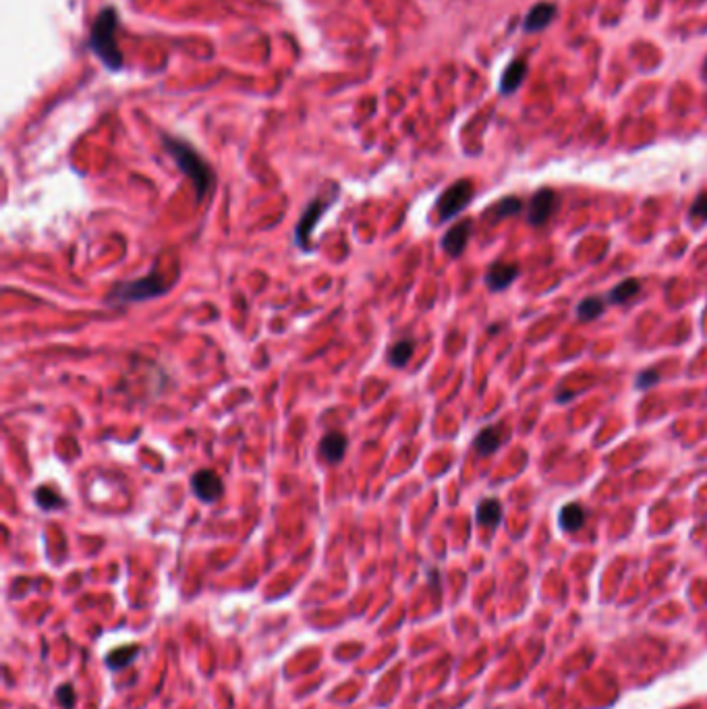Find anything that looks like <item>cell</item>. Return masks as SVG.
<instances>
[{"label":"cell","instance_id":"cell-1","mask_svg":"<svg viewBox=\"0 0 707 709\" xmlns=\"http://www.w3.org/2000/svg\"><path fill=\"white\" fill-rule=\"evenodd\" d=\"M164 150L173 156L175 164L180 169V173L189 178L197 191V197L203 199L206 193L210 191L212 182H214V173L208 166V162L199 156V152L189 145L187 141L178 139V137H164Z\"/></svg>","mask_w":707,"mask_h":709},{"label":"cell","instance_id":"cell-2","mask_svg":"<svg viewBox=\"0 0 707 709\" xmlns=\"http://www.w3.org/2000/svg\"><path fill=\"white\" fill-rule=\"evenodd\" d=\"M117 25H118V13L117 8L106 6L98 13L94 25H92V34H90V46L96 52V57L104 62L106 69L110 71H118L122 69V55L117 44Z\"/></svg>","mask_w":707,"mask_h":709},{"label":"cell","instance_id":"cell-3","mask_svg":"<svg viewBox=\"0 0 707 709\" xmlns=\"http://www.w3.org/2000/svg\"><path fill=\"white\" fill-rule=\"evenodd\" d=\"M166 293V282L158 272H152L143 278L129 280V282H118L117 287L106 296L110 305H129V303H141L150 301L156 296H162Z\"/></svg>","mask_w":707,"mask_h":709},{"label":"cell","instance_id":"cell-4","mask_svg":"<svg viewBox=\"0 0 707 709\" xmlns=\"http://www.w3.org/2000/svg\"><path fill=\"white\" fill-rule=\"evenodd\" d=\"M473 199V185L471 180L463 178V180H457L452 182L440 197H438V214H440V220H450L455 218L457 214H461L465 210V206L469 203Z\"/></svg>","mask_w":707,"mask_h":709},{"label":"cell","instance_id":"cell-5","mask_svg":"<svg viewBox=\"0 0 707 709\" xmlns=\"http://www.w3.org/2000/svg\"><path fill=\"white\" fill-rule=\"evenodd\" d=\"M191 487L193 494L201 500V502H216L222 492H224V483L220 479V475L212 469H201V471L193 473L191 477Z\"/></svg>","mask_w":707,"mask_h":709},{"label":"cell","instance_id":"cell-6","mask_svg":"<svg viewBox=\"0 0 707 709\" xmlns=\"http://www.w3.org/2000/svg\"><path fill=\"white\" fill-rule=\"evenodd\" d=\"M328 208H330V199H313V201L305 208V212H303V216H301V220H299L295 231L297 243H299L303 249H307V241H309V236H311L313 227L320 222V218L326 214Z\"/></svg>","mask_w":707,"mask_h":709},{"label":"cell","instance_id":"cell-7","mask_svg":"<svg viewBox=\"0 0 707 709\" xmlns=\"http://www.w3.org/2000/svg\"><path fill=\"white\" fill-rule=\"evenodd\" d=\"M556 208V193L552 189H539L529 203L527 220L533 227H543Z\"/></svg>","mask_w":707,"mask_h":709},{"label":"cell","instance_id":"cell-8","mask_svg":"<svg viewBox=\"0 0 707 709\" xmlns=\"http://www.w3.org/2000/svg\"><path fill=\"white\" fill-rule=\"evenodd\" d=\"M471 231H473L471 220H461V222H457L452 229H448V233H446L444 238H442L444 251H446L448 255H452V257H459V255L465 251L467 243H469Z\"/></svg>","mask_w":707,"mask_h":709},{"label":"cell","instance_id":"cell-9","mask_svg":"<svg viewBox=\"0 0 707 709\" xmlns=\"http://www.w3.org/2000/svg\"><path fill=\"white\" fill-rule=\"evenodd\" d=\"M519 276V266L517 264H506V262H496L490 266L487 274H485V285L492 291H504L506 287H510Z\"/></svg>","mask_w":707,"mask_h":709},{"label":"cell","instance_id":"cell-10","mask_svg":"<svg viewBox=\"0 0 707 709\" xmlns=\"http://www.w3.org/2000/svg\"><path fill=\"white\" fill-rule=\"evenodd\" d=\"M500 429H502L500 425H490V427L481 429V431L475 436V440H473L475 452L481 454V457L494 454V452L502 446V442H504V436H502Z\"/></svg>","mask_w":707,"mask_h":709},{"label":"cell","instance_id":"cell-11","mask_svg":"<svg viewBox=\"0 0 707 709\" xmlns=\"http://www.w3.org/2000/svg\"><path fill=\"white\" fill-rule=\"evenodd\" d=\"M347 444H349V442H347V438H345L341 431H330V434H326V436L322 438L320 452H322V457H324L328 463L336 465V463H341V461L345 459Z\"/></svg>","mask_w":707,"mask_h":709},{"label":"cell","instance_id":"cell-12","mask_svg":"<svg viewBox=\"0 0 707 709\" xmlns=\"http://www.w3.org/2000/svg\"><path fill=\"white\" fill-rule=\"evenodd\" d=\"M554 15H556L554 4H550V2H539V4H535L529 13H527L525 29H527V31H541L543 27H548V25L552 23Z\"/></svg>","mask_w":707,"mask_h":709},{"label":"cell","instance_id":"cell-13","mask_svg":"<svg viewBox=\"0 0 707 709\" xmlns=\"http://www.w3.org/2000/svg\"><path fill=\"white\" fill-rule=\"evenodd\" d=\"M502 521V506L496 498H485L481 500V504L477 506V523L483 527H498V523Z\"/></svg>","mask_w":707,"mask_h":709},{"label":"cell","instance_id":"cell-14","mask_svg":"<svg viewBox=\"0 0 707 709\" xmlns=\"http://www.w3.org/2000/svg\"><path fill=\"white\" fill-rule=\"evenodd\" d=\"M523 210V203H521V199L519 197H502L500 201H496L487 212H485V216L492 220V222H498V220H502V218H510V216H517L519 212Z\"/></svg>","mask_w":707,"mask_h":709},{"label":"cell","instance_id":"cell-15","mask_svg":"<svg viewBox=\"0 0 707 709\" xmlns=\"http://www.w3.org/2000/svg\"><path fill=\"white\" fill-rule=\"evenodd\" d=\"M525 75H527V64L523 60H515L502 75V85H500L502 94H513L523 83Z\"/></svg>","mask_w":707,"mask_h":709},{"label":"cell","instance_id":"cell-16","mask_svg":"<svg viewBox=\"0 0 707 709\" xmlns=\"http://www.w3.org/2000/svg\"><path fill=\"white\" fill-rule=\"evenodd\" d=\"M585 525V510L579 504H566L560 510V527L564 531H579Z\"/></svg>","mask_w":707,"mask_h":709},{"label":"cell","instance_id":"cell-17","mask_svg":"<svg viewBox=\"0 0 707 709\" xmlns=\"http://www.w3.org/2000/svg\"><path fill=\"white\" fill-rule=\"evenodd\" d=\"M639 291H641L639 280H637V278H627V280H622L620 285H616V287L612 289V293L608 295V301L614 303V305H624V303H629L633 296L639 295Z\"/></svg>","mask_w":707,"mask_h":709},{"label":"cell","instance_id":"cell-18","mask_svg":"<svg viewBox=\"0 0 707 709\" xmlns=\"http://www.w3.org/2000/svg\"><path fill=\"white\" fill-rule=\"evenodd\" d=\"M139 653V645H124V647H118V650L110 651L106 655V666L110 670H122L127 668Z\"/></svg>","mask_w":707,"mask_h":709},{"label":"cell","instance_id":"cell-19","mask_svg":"<svg viewBox=\"0 0 707 709\" xmlns=\"http://www.w3.org/2000/svg\"><path fill=\"white\" fill-rule=\"evenodd\" d=\"M604 309H606L604 299H599V296H587V299H583V301L579 303V307H577V317H579L581 322H593V320H597V317L604 313Z\"/></svg>","mask_w":707,"mask_h":709},{"label":"cell","instance_id":"cell-20","mask_svg":"<svg viewBox=\"0 0 707 709\" xmlns=\"http://www.w3.org/2000/svg\"><path fill=\"white\" fill-rule=\"evenodd\" d=\"M36 502H38V506L44 508V510H59V508L64 506V498L60 496L57 489H52V487H48V485L38 487V492H36Z\"/></svg>","mask_w":707,"mask_h":709},{"label":"cell","instance_id":"cell-21","mask_svg":"<svg viewBox=\"0 0 707 709\" xmlns=\"http://www.w3.org/2000/svg\"><path fill=\"white\" fill-rule=\"evenodd\" d=\"M413 349H415L413 341H401V343H397V345L388 351V363H390L392 367H405V365L411 361Z\"/></svg>","mask_w":707,"mask_h":709},{"label":"cell","instance_id":"cell-22","mask_svg":"<svg viewBox=\"0 0 707 709\" xmlns=\"http://www.w3.org/2000/svg\"><path fill=\"white\" fill-rule=\"evenodd\" d=\"M57 703H59L62 709H73L75 703H77V695H75V689L71 682H64L60 685L57 689Z\"/></svg>","mask_w":707,"mask_h":709},{"label":"cell","instance_id":"cell-23","mask_svg":"<svg viewBox=\"0 0 707 709\" xmlns=\"http://www.w3.org/2000/svg\"><path fill=\"white\" fill-rule=\"evenodd\" d=\"M689 216H691L693 220H706L707 222V191L706 193H701V195L693 201Z\"/></svg>","mask_w":707,"mask_h":709},{"label":"cell","instance_id":"cell-24","mask_svg":"<svg viewBox=\"0 0 707 709\" xmlns=\"http://www.w3.org/2000/svg\"><path fill=\"white\" fill-rule=\"evenodd\" d=\"M657 380H659V373H657L655 369H648V371H643V373L637 378V388H639V390H648V388H651Z\"/></svg>","mask_w":707,"mask_h":709}]
</instances>
